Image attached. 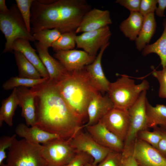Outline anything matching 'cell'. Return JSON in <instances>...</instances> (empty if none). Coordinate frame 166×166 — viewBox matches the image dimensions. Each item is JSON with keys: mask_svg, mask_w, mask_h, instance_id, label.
Masks as SVG:
<instances>
[{"mask_svg": "<svg viewBox=\"0 0 166 166\" xmlns=\"http://www.w3.org/2000/svg\"><path fill=\"white\" fill-rule=\"evenodd\" d=\"M48 80L31 88L36 94L35 126L62 139L69 140L82 129L83 125L71 111L56 84Z\"/></svg>", "mask_w": 166, "mask_h": 166, "instance_id": "obj_1", "label": "cell"}, {"mask_svg": "<svg viewBox=\"0 0 166 166\" xmlns=\"http://www.w3.org/2000/svg\"><path fill=\"white\" fill-rule=\"evenodd\" d=\"M91 9L85 0H54L49 4L34 0L31 8V33L54 29L61 34L75 31Z\"/></svg>", "mask_w": 166, "mask_h": 166, "instance_id": "obj_2", "label": "cell"}, {"mask_svg": "<svg viewBox=\"0 0 166 166\" xmlns=\"http://www.w3.org/2000/svg\"><path fill=\"white\" fill-rule=\"evenodd\" d=\"M56 84L71 111L82 123L87 117L90 101L93 95L99 92L90 83L85 67L70 72L67 77Z\"/></svg>", "mask_w": 166, "mask_h": 166, "instance_id": "obj_3", "label": "cell"}, {"mask_svg": "<svg viewBox=\"0 0 166 166\" xmlns=\"http://www.w3.org/2000/svg\"><path fill=\"white\" fill-rule=\"evenodd\" d=\"M149 88V83L146 80L136 84L128 76L122 75L115 81L110 83L107 93L114 108L128 110L141 93Z\"/></svg>", "mask_w": 166, "mask_h": 166, "instance_id": "obj_4", "label": "cell"}, {"mask_svg": "<svg viewBox=\"0 0 166 166\" xmlns=\"http://www.w3.org/2000/svg\"><path fill=\"white\" fill-rule=\"evenodd\" d=\"M0 29L6 40L3 53L12 52L13 45L17 39L35 41L28 31L16 5H12L6 13H0Z\"/></svg>", "mask_w": 166, "mask_h": 166, "instance_id": "obj_5", "label": "cell"}, {"mask_svg": "<svg viewBox=\"0 0 166 166\" xmlns=\"http://www.w3.org/2000/svg\"><path fill=\"white\" fill-rule=\"evenodd\" d=\"M43 145L23 139H16L9 148L7 164L10 166H46L42 154Z\"/></svg>", "mask_w": 166, "mask_h": 166, "instance_id": "obj_6", "label": "cell"}, {"mask_svg": "<svg viewBox=\"0 0 166 166\" xmlns=\"http://www.w3.org/2000/svg\"><path fill=\"white\" fill-rule=\"evenodd\" d=\"M147 91H143L135 102L128 110L129 124L128 131L124 141L122 157L132 154L138 133L147 129L146 112Z\"/></svg>", "mask_w": 166, "mask_h": 166, "instance_id": "obj_7", "label": "cell"}, {"mask_svg": "<svg viewBox=\"0 0 166 166\" xmlns=\"http://www.w3.org/2000/svg\"><path fill=\"white\" fill-rule=\"evenodd\" d=\"M42 145L43 156L49 166H66L77 153L69 140L61 138Z\"/></svg>", "mask_w": 166, "mask_h": 166, "instance_id": "obj_8", "label": "cell"}, {"mask_svg": "<svg viewBox=\"0 0 166 166\" xmlns=\"http://www.w3.org/2000/svg\"><path fill=\"white\" fill-rule=\"evenodd\" d=\"M78 131L69 140L77 152H83L90 155L93 159V164L97 165L108 155L111 150L97 143L88 133Z\"/></svg>", "mask_w": 166, "mask_h": 166, "instance_id": "obj_9", "label": "cell"}, {"mask_svg": "<svg viewBox=\"0 0 166 166\" xmlns=\"http://www.w3.org/2000/svg\"><path fill=\"white\" fill-rule=\"evenodd\" d=\"M111 33L109 26L82 33L75 38L77 47L89 54L96 56L97 51L109 42Z\"/></svg>", "mask_w": 166, "mask_h": 166, "instance_id": "obj_10", "label": "cell"}, {"mask_svg": "<svg viewBox=\"0 0 166 166\" xmlns=\"http://www.w3.org/2000/svg\"><path fill=\"white\" fill-rule=\"evenodd\" d=\"M132 155L139 166H166V157L156 148L137 138Z\"/></svg>", "mask_w": 166, "mask_h": 166, "instance_id": "obj_11", "label": "cell"}, {"mask_svg": "<svg viewBox=\"0 0 166 166\" xmlns=\"http://www.w3.org/2000/svg\"><path fill=\"white\" fill-rule=\"evenodd\" d=\"M55 52V57L70 72L83 69L93 62L96 57L84 50L73 49Z\"/></svg>", "mask_w": 166, "mask_h": 166, "instance_id": "obj_12", "label": "cell"}, {"mask_svg": "<svg viewBox=\"0 0 166 166\" xmlns=\"http://www.w3.org/2000/svg\"><path fill=\"white\" fill-rule=\"evenodd\" d=\"M85 128L88 133L98 144L111 150L122 152L124 142L109 130L101 120Z\"/></svg>", "mask_w": 166, "mask_h": 166, "instance_id": "obj_13", "label": "cell"}, {"mask_svg": "<svg viewBox=\"0 0 166 166\" xmlns=\"http://www.w3.org/2000/svg\"><path fill=\"white\" fill-rule=\"evenodd\" d=\"M100 120L109 130L124 142L129 124L128 110L113 108Z\"/></svg>", "mask_w": 166, "mask_h": 166, "instance_id": "obj_14", "label": "cell"}, {"mask_svg": "<svg viewBox=\"0 0 166 166\" xmlns=\"http://www.w3.org/2000/svg\"><path fill=\"white\" fill-rule=\"evenodd\" d=\"M35 46L38 56L48 73L49 81L57 84L69 75L70 72L59 61L49 54L48 48L38 42L35 43Z\"/></svg>", "mask_w": 166, "mask_h": 166, "instance_id": "obj_15", "label": "cell"}, {"mask_svg": "<svg viewBox=\"0 0 166 166\" xmlns=\"http://www.w3.org/2000/svg\"><path fill=\"white\" fill-rule=\"evenodd\" d=\"M109 43L102 47L93 62L85 67L87 76L91 85L97 91L102 93L108 92L110 83L104 73L101 63L103 53Z\"/></svg>", "mask_w": 166, "mask_h": 166, "instance_id": "obj_16", "label": "cell"}, {"mask_svg": "<svg viewBox=\"0 0 166 166\" xmlns=\"http://www.w3.org/2000/svg\"><path fill=\"white\" fill-rule=\"evenodd\" d=\"M112 23L108 10L94 8L91 9L84 15L75 32L77 34L97 30Z\"/></svg>", "mask_w": 166, "mask_h": 166, "instance_id": "obj_17", "label": "cell"}, {"mask_svg": "<svg viewBox=\"0 0 166 166\" xmlns=\"http://www.w3.org/2000/svg\"><path fill=\"white\" fill-rule=\"evenodd\" d=\"M99 92L95 93L89 101L87 110L88 121L83 128L97 123L114 108L108 95L102 96Z\"/></svg>", "mask_w": 166, "mask_h": 166, "instance_id": "obj_18", "label": "cell"}, {"mask_svg": "<svg viewBox=\"0 0 166 166\" xmlns=\"http://www.w3.org/2000/svg\"><path fill=\"white\" fill-rule=\"evenodd\" d=\"M22 108V116L28 126H35L36 122V94L32 89L24 87L15 88Z\"/></svg>", "mask_w": 166, "mask_h": 166, "instance_id": "obj_19", "label": "cell"}, {"mask_svg": "<svg viewBox=\"0 0 166 166\" xmlns=\"http://www.w3.org/2000/svg\"><path fill=\"white\" fill-rule=\"evenodd\" d=\"M15 132L19 137L30 143L37 144H43L54 139L61 138L56 134L46 131L36 126L29 127L22 123L16 126Z\"/></svg>", "mask_w": 166, "mask_h": 166, "instance_id": "obj_20", "label": "cell"}, {"mask_svg": "<svg viewBox=\"0 0 166 166\" xmlns=\"http://www.w3.org/2000/svg\"><path fill=\"white\" fill-rule=\"evenodd\" d=\"M28 40L19 38L14 42L12 46V50L18 51L31 62L37 69L42 78H49L48 73L38 55L36 50L30 45Z\"/></svg>", "mask_w": 166, "mask_h": 166, "instance_id": "obj_21", "label": "cell"}, {"mask_svg": "<svg viewBox=\"0 0 166 166\" xmlns=\"http://www.w3.org/2000/svg\"><path fill=\"white\" fill-rule=\"evenodd\" d=\"M128 17L123 21L119 29L125 37L135 41L141 29L144 17L139 12H130Z\"/></svg>", "mask_w": 166, "mask_h": 166, "instance_id": "obj_22", "label": "cell"}, {"mask_svg": "<svg viewBox=\"0 0 166 166\" xmlns=\"http://www.w3.org/2000/svg\"><path fill=\"white\" fill-rule=\"evenodd\" d=\"M156 28L154 13L150 14L144 17L143 25L140 32L135 41L136 48L142 50L149 44L154 35Z\"/></svg>", "mask_w": 166, "mask_h": 166, "instance_id": "obj_23", "label": "cell"}, {"mask_svg": "<svg viewBox=\"0 0 166 166\" xmlns=\"http://www.w3.org/2000/svg\"><path fill=\"white\" fill-rule=\"evenodd\" d=\"M146 112L148 128H154L159 125L161 128L166 129V105L157 104L153 106L147 100Z\"/></svg>", "mask_w": 166, "mask_h": 166, "instance_id": "obj_24", "label": "cell"}, {"mask_svg": "<svg viewBox=\"0 0 166 166\" xmlns=\"http://www.w3.org/2000/svg\"><path fill=\"white\" fill-rule=\"evenodd\" d=\"M19 105V100L15 88L10 95L2 102L0 109V127L3 122L9 126L13 125V118L15 110Z\"/></svg>", "mask_w": 166, "mask_h": 166, "instance_id": "obj_25", "label": "cell"}, {"mask_svg": "<svg viewBox=\"0 0 166 166\" xmlns=\"http://www.w3.org/2000/svg\"><path fill=\"white\" fill-rule=\"evenodd\" d=\"M163 32L160 37L154 43L148 44L142 50L143 56L155 53L159 57L163 68L166 67V18L163 21Z\"/></svg>", "mask_w": 166, "mask_h": 166, "instance_id": "obj_26", "label": "cell"}, {"mask_svg": "<svg viewBox=\"0 0 166 166\" xmlns=\"http://www.w3.org/2000/svg\"><path fill=\"white\" fill-rule=\"evenodd\" d=\"M15 61L20 77L39 79L42 78L36 68L20 52L14 51Z\"/></svg>", "mask_w": 166, "mask_h": 166, "instance_id": "obj_27", "label": "cell"}, {"mask_svg": "<svg viewBox=\"0 0 166 166\" xmlns=\"http://www.w3.org/2000/svg\"><path fill=\"white\" fill-rule=\"evenodd\" d=\"M49 79L42 78L33 79L19 77H12L3 83L2 88L5 90H9L19 87L34 88L46 82Z\"/></svg>", "mask_w": 166, "mask_h": 166, "instance_id": "obj_28", "label": "cell"}, {"mask_svg": "<svg viewBox=\"0 0 166 166\" xmlns=\"http://www.w3.org/2000/svg\"><path fill=\"white\" fill-rule=\"evenodd\" d=\"M75 31L62 34L60 37L52 45L51 47L55 52L73 49L76 45Z\"/></svg>", "mask_w": 166, "mask_h": 166, "instance_id": "obj_29", "label": "cell"}, {"mask_svg": "<svg viewBox=\"0 0 166 166\" xmlns=\"http://www.w3.org/2000/svg\"><path fill=\"white\" fill-rule=\"evenodd\" d=\"M61 33L57 29H45L33 34L35 40L45 47L48 48L61 36Z\"/></svg>", "mask_w": 166, "mask_h": 166, "instance_id": "obj_30", "label": "cell"}, {"mask_svg": "<svg viewBox=\"0 0 166 166\" xmlns=\"http://www.w3.org/2000/svg\"><path fill=\"white\" fill-rule=\"evenodd\" d=\"M163 128L157 127L154 128L152 132L147 129L140 131L137 135V138L152 146L156 149L158 145L160 140Z\"/></svg>", "mask_w": 166, "mask_h": 166, "instance_id": "obj_31", "label": "cell"}, {"mask_svg": "<svg viewBox=\"0 0 166 166\" xmlns=\"http://www.w3.org/2000/svg\"><path fill=\"white\" fill-rule=\"evenodd\" d=\"M34 0H16V5L26 28L31 33V8Z\"/></svg>", "mask_w": 166, "mask_h": 166, "instance_id": "obj_32", "label": "cell"}, {"mask_svg": "<svg viewBox=\"0 0 166 166\" xmlns=\"http://www.w3.org/2000/svg\"><path fill=\"white\" fill-rule=\"evenodd\" d=\"M122 152L111 150L97 166H122Z\"/></svg>", "mask_w": 166, "mask_h": 166, "instance_id": "obj_33", "label": "cell"}, {"mask_svg": "<svg viewBox=\"0 0 166 166\" xmlns=\"http://www.w3.org/2000/svg\"><path fill=\"white\" fill-rule=\"evenodd\" d=\"M152 74L156 78L159 83V97L166 98V67L163 68L161 70H154Z\"/></svg>", "mask_w": 166, "mask_h": 166, "instance_id": "obj_34", "label": "cell"}, {"mask_svg": "<svg viewBox=\"0 0 166 166\" xmlns=\"http://www.w3.org/2000/svg\"><path fill=\"white\" fill-rule=\"evenodd\" d=\"M17 135L11 136H3L0 139V165L3 163V161L6 157L5 150L12 145L16 139Z\"/></svg>", "mask_w": 166, "mask_h": 166, "instance_id": "obj_35", "label": "cell"}, {"mask_svg": "<svg viewBox=\"0 0 166 166\" xmlns=\"http://www.w3.org/2000/svg\"><path fill=\"white\" fill-rule=\"evenodd\" d=\"M93 158L87 153L77 152L76 155L66 166H82L89 162H93Z\"/></svg>", "mask_w": 166, "mask_h": 166, "instance_id": "obj_36", "label": "cell"}, {"mask_svg": "<svg viewBox=\"0 0 166 166\" xmlns=\"http://www.w3.org/2000/svg\"><path fill=\"white\" fill-rule=\"evenodd\" d=\"M157 3V0H141L139 12L144 17L154 13Z\"/></svg>", "mask_w": 166, "mask_h": 166, "instance_id": "obj_37", "label": "cell"}, {"mask_svg": "<svg viewBox=\"0 0 166 166\" xmlns=\"http://www.w3.org/2000/svg\"><path fill=\"white\" fill-rule=\"evenodd\" d=\"M141 0H117L116 2L122 6L130 12H139Z\"/></svg>", "mask_w": 166, "mask_h": 166, "instance_id": "obj_38", "label": "cell"}, {"mask_svg": "<svg viewBox=\"0 0 166 166\" xmlns=\"http://www.w3.org/2000/svg\"><path fill=\"white\" fill-rule=\"evenodd\" d=\"M156 149L166 157V129L163 128L162 138Z\"/></svg>", "mask_w": 166, "mask_h": 166, "instance_id": "obj_39", "label": "cell"}, {"mask_svg": "<svg viewBox=\"0 0 166 166\" xmlns=\"http://www.w3.org/2000/svg\"><path fill=\"white\" fill-rule=\"evenodd\" d=\"M157 3L158 6L155 11L156 14L159 17H163L166 8V0H157Z\"/></svg>", "mask_w": 166, "mask_h": 166, "instance_id": "obj_40", "label": "cell"}, {"mask_svg": "<svg viewBox=\"0 0 166 166\" xmlns=\"http://www.w3.org/2000/svg\"><path fill=\"white\" fill-rule=\"evenodd\" d=\"M122 166H139L132 154L122 157Z\"/></svg>", "mask_w": 166, "mask_h": 166, "instance_id": "obj_41", "label": "cell"}, {"mask_svg": "<svg viewBox=\"0 0 166 166\" xmlns=\"http://www.w3.org/2000/svg\"><path fill=\"white\" fill-rule=\"evenodd\" d=\"M9 10L6 4L5 0H0V13H6Z\"/></svg>", "mask_w": 166, "mask_h": 166, "instance_id": "obj_42", "label": "cell"}, {"mask_svg": "<svg viewBox=\"0 0 166 166\" xmlns=\"http://www.w3.org/2000/svg\"><path fill=\"white\" fill-rule=\"evenodd\" d=\"M97 165H95L93 164V162L88 163L82 166H97Z\"/></svg>", "mask_w": 166, "mask_h": 166, "instance_id": "obj_43", "label": "cell"}, {"mask_svg": "<svg viewBox=\"0 0 166 166\" xmlns=\"http://www.w3.org/2000/svg\"><path fill=\"white\" fill-rule=\"evenodd\" d=\"M0 166H10L7 164H4L3 163Z\"/></svg>", "mask_w": 166, "mask_h": 166, "instance_id": "obj_44", "label": "cell"}, {"mask_svg": "<svg viewBox=\"0 0 166 166\" xmlns=\"http://www.w3.org/2000/svg\"><path fill=\"white\" fill-rule=\"evenodd\" d=\"M46 166H49L48 165H46Z\"/></svg>", "mask_w": 166, "mask_h": 166, "instance_id": "obj_45", "label": "cell"}]
</instances>
